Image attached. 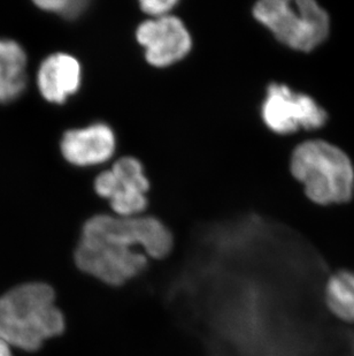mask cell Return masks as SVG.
<instances>
[{"instance_id":"277c9868","label":"cell","mask_w":354,"mask_h":356,"mask_svg":"<svg viewBox=\"0 0 354 356\" xmlns=\"http://www.w3.org/2000/svg\"><path fill=\"white\" fill-rule=\"evenodd\" d=\"M252 14L275 40L299 54H313L330 38V13L317 0H261Z\"/></svg>"},{"instance_id":"8992f818","label":"cell","mask_w":354,"mask_h":356,"mask_svg":"<svg viewBox=\"0 0 354 356\" xmlns=\"http://www.w3.org/2000/svg\"><path fill=\"white\" fill-rule=\"evenodd\" d=\"M94 187L98 196L106 198L117 217L141 216L149 204L150 181L141 161L131 156L117 159L110 170L101 172Z\"/></svg>"},{"instance_id":"7c38bea8","label":"cell","mask_w":354,"mask_h":356,"mask_svg":"<svg viewBox=\"0 0 354 356\" xmlns=\"http://www.w3.org/2000/svg\"><path fill=\"white\" fill-rule=\"evenodd\" d=\"M35 5L66 20H76L85 13L90 3L87 0H37Z\"/></svg>"},{"instance_id":"6da1fadb","label":"cell","mask_w":354,"mask_h":356,"mask_svg":"<svg viewBox=\"0 0 354 356\" xmlns=\"http://www.w3.org/2000/svg\"><path fill=\"white\" fill-rule=\"evenodd\" d=\"M173 247V234L155 217L96 215L84 222L75 263L106 285L122 286L141 276L149 257L165 259Z\"/></svg>"},{"instance_id":"3957f363","label":"cell","mask_w":354,"mask_h":356,"mask_svg":"<svg viewBox=\"0 0 354 356\" xmlns=\"http://www.w3.org/2000/svg\"><path fill=\"white\" fill-rule=\"evenodd\" d=\"M56 306V293L43 282H29L0 298V339L26 352L64 332L66 324Z\"/></svg>"},{"instance_id":"7a4b0ae2","label":"cell","mask_w":354,"mask_h":356,"mask_svg":"<svg viewBox=\"0 0 354 356\" xmlns=\"http://www.w3.org/2000/svg\"><path fill=\"white\" fill-rule=\"evenodd\" d=\"M289 168L308 201L320 208L348 204L354 197V163L328 138H308L291 152Z\"/></svg>"},{"instance_id":"4fadbf2b","label":"cell","mask_w":354,"mask_h":356,"mask_svg":"<svg viewBox=\"0 0 354 356\" xmlns=\"http://www.w3.org/2000/svg\"><path fill=\"white\" fill-rule=\"evenodd\" d=\"M178 5L176 0H142L140 1V8L142 12L150 17V19H159L167 17Z\"/></svg>"},{"instance_id":"52a82bcc","label":"cell","mask_w":354,"mask_h":356,"mask_svg":"<svg viewBox=\"0 0 354 356\" xmlns=\"http://www.w3.org/2000/svg\"><path fill=\"white\" fill-rule=\"evenodd\" d=\"M136 40L144 49L147 63L157 68L169 67L190 54L192 36L175 15L147 19L136 29Z\"/></svg>"},{"instance_id":"ba28073f","label":"cell","mask_w":354,"mask_h":356,"mask_svg":"<svg viewBox=\"0 0 354 356\" xmlns=\"http://www.w3.org/2000/svg\"><path fill=\"white\" fill-rule=\"evenodd\" d=\"M115 149V133L105 122L65 131L60 142L62 157L80 168L104 164L113 157Z\"/></svg>"},{"instance_id":"9c48e42d","label":"cell","mask_w":354,"mask_h":356,"mask_svg":"<svg viewBox=\"0 0 354 356\" xmlns=\"http://www.w3.org/2000/svg\"><path fill=\"white\" fill-rule=\"evenodd\" d=\"M82 83L80 61L71 54L57 52L44 59L37 72V87L45 101L64 104Z\"/></svg>"},{"instance_id":"5bb4252c","label":"cell","mask_w":354,"mask_h":356,"mask_svg":"<svg viewBox=\"0 0 354 356\" xmlns=\"http://www.w3.org/2000/svg\"><path fill=\"white\" fill-rule=\"evenodd\" d=\"M0 356H13L10 345L1 339H0Z\"/></svg>"},{"instance_id":"5b68a950","label":"cell","mask_w":354,"mask_h":356,"mask_svg":"<svg viewBox=\"0 0 354 356\" xmlns=\"http://www.w3.org/2000/svg\"><path fill=\"white\" fill-rule=\"evenodd\" d=\"M261 118L269 131L278 135H291L299 131L323 129L329 112L320 102L287 84L271 82L261 104Z\"/></svg>"},{"instance_id":"8fae6325","label":"cell","mask_w":354,"mask_h":356,"mask_svg":"<svg viewBox=\"0 0 354 356\" xmlns=\"http://www.w3.org/2000/svg\"><path fill=\"white\" fill-rule=\"evenodd\" d=\"M324 302L336 318L354 324V271L339 270L328 278Z\"/></svg>"},{"instance_id":"30bf717a","label":"cell","mask_w":354,"mask_h":356,"mask_svg":"<svg viewBox=\"0 0 354 356\" xmlns=\"http://www.w3.org/2000/svg\"><path fill=\"white\" fill-rule=\"evenodd\" d=\"M27 86V54L15 40L0 38V103L20 97Z\"/></svg>"}]
</instances>
